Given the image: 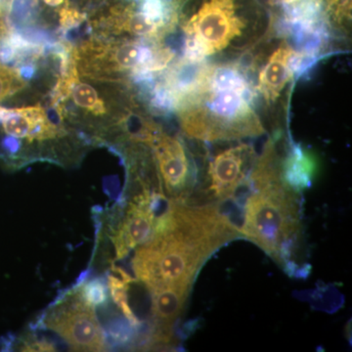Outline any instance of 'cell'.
Wrapping results in <instances>:
<instances>
[{"label":"cell","mask_w":352,"mask_h":352,"mask_svg":"<svg viewBox=\"0 0 352 352\" xmlns=\"http://www.w3.org/2000/svg\"><path fill=\"white\" fill-rule=\"evenodd\" d=\"M242 237L240 228L217 205L191 206L168 200L157 217L154 235L135 249L136 281L149 292L191 289L203 264L222 245Z\"/></svg>","instance_id":"obj_1"},{"label":"cell","mask_w":352,"mask_h":352,"mask_svg":"<svg viewBox=\"0 0 352 352\" xmlns=\"http://www.w3.org/2000/svg\"><path fill=\"white\" fill-rule=\"evenodd\" d=\"M50 106L87 143L147 145L161 127L133 85L80 75L75 58L68 72L57 76Z\"/></svg>","instance_id":"obj_2"},{"label":"cell","mask_w":352,"mask_h":352,"mask_svg":"<svg viewBox=\"0 0 352 352\" xmlns=\"http://www.w3.org/2000/svg\"><path fill=\"white\" fill-rule=\"evenodd\" d=\"M175 113L184 135L204 143L258 138L266 132L254 85L238 59L206 64Z\"/></svg>","instance_id":"obj_3"},{"label":"cell","mask_w":352,"mask_h":352,"mask_svg":"<svg viewBox=\"0 0 352 352\" xmlns=\"http://www.w3.org/2000/svg\"><path fill=\"white\" fill-rule=\"evenodd\" d=\"M273 21L263 0H176L180 57L205 64L238 59L270 34Z\"/></svg>","instance_id":"obj_4"},{"label":"cell","mask_w":352,"mask_h":352,"mask_svg":"<svg viewBox=\"0 0 352 352\" xmlns=\"http://www.w3.org/2000/svg\"><path fill=\"white\" fill-rule=\"evenodd\" d=\"M243 238L261 248L281 265L292 266L302 237L298 193L282 182L281 157L265 148L256 160L247 183Z\"/></svg>","instance_id":"obj_5"},{"label":"cell","mask_w":352,"mask_h":352,"mask_svg":"<svg viewBox=\"0 0 352 352\" xmlns=\"http://www.w3.org/2000/svg\"><path fill=\"white\" fill-rule=\"evenodd\" d=\"M78 74L134 87L154 80L177 59L164 41L89 34L74 48Z\"/></svg>","instance_id":"obj_6"},{"label":"cell","mask_w":352,"mask_h":352,"mask_svg":"<svg viewBox=\"0 0 352 352\" xmlns=\"http://www.w3.org/2000/svg\"><path fill=\"white\" fill-rule=\"evenodd\" d=\"M76 135L59 120H51L41 104L6 108L0 106V162L20 168L36 161L72 159Z\"/></svg>","instance_id":"obj_7"},{"label":"cell","mask_w":352,"mask_h":352,"mask_svg":"<svg viewBox=\"0 0 352 352\" xmlns=\"http://www.w3.org/2000/svg\"><path fill=\"white\" fill-rule=\"evenodd\" d=\"M238 60L254 85L259 110L273 116L276 126L298 78V53L272 28L258 45Z\"/></svg>","instance_id":"obj_8"},{"label":"cell","mask_w":352,"mask_h":352,"mask_svg":"<svg viewBox=\"0 0 352 352\" xmlns=\"http://www.w3.org/2000/svg\"><path fill=\"white\" fill-rule=\"evenodd\" d=\"M41 327L56 333L74 351H104L107 340L95 308L83 302L76 288L44 312Z\"/></svg>","instance_id":"obj_9"},{"label":"cell","mask_w":352,"mask_h":352,"mask_svg":"<svg viewBox=\"0 0 352 352\" xmlns=\"http://www.w3.org/2000/svg\"><path fill=\"white\" fill-rule=\"evenodd\" d=\"M215 143L219 146L206 157L205 193L208 198L229 200L245 187L258 157L252 145L241 140Z\"/></svg>","instance_id":"obj_10"},{"label":"cell","mask_w":352,"mask_h":352,"mask_svg":"<svg viewBox=\"0 0 352 352\" xmlns=\"http://www.w3.org/2000/svg\"><path fill=\"white\" fill-rule=\"evenodd\" d=\"M149 148L164 195L173 200H186L193 193L199 175L184 139L162 129Z\"/></svg>","instance_id":"obj_11"},{"label":"cell","mask_w":352,"mask_h":352,"mask_svg":"<svg viewBox=\"0 0 352 352\" xmlns=\"http://www.w3.org/2000/svg\"><path fill=\"white\" fill-rule=\"evenodd\" d=\"M318 161L314 153L291 141L284 160H281L282 182L296 193L309 188L316 177Z\"/></svg>","instance_id":"obj_12"},{"label":"cell","mask_w":352,"mask_h":352,"mask_svg":"<svg viewBox=\"0 0 352 352\" xmlns=\"http://www.w3.org/2000/svg\"><path fill=\"white\" fill-rule=\"evenodd\" d=\"M333 36H346L351 31V0H318Z\"/></svg>","instance_id":"obj_13"},{"label":"cell","mask_w":352,"mask_h":352,"mask_svg":"<svg viewBox=\"0 0 352 352\" xmlns=\"http://www.w3.org/2000/svg\"><path fill=\"white\" fill-rule=\"evenodd\" d=\"M29 87L19 69L0 62V102L20 94Z\"/></svg>","instance_id":"obj_14"},{"label":"cell","mask_w":352,"mask_h":352,"mask_svg":"<svg viewBox=\"0 0 352 352\" xmlns=\"http://www.w3.org/2000/svg\"><path fill=\"white\" fill-rule=\"evenodd\" d=\"M76 292L90 307L96 308L108 302L107 287L102 278H94L76 287Z\"/></svg>","instance_id":"obj_15"},{"label":"cell","mask_w":352,"mask_h":352,"mask_svg":"<svg viewBox=\"0 0 352 352\" xmlns=\"http://www.w3.org/2000/svg\"><path fill=\"white\" fill-rule=\"evenodd\" d=\"M21 351H55L56 346L47 340L27 337L20 340L17 346Z\"/></svg>","instance_id":"obj_16"},{"label":"cell","mask_w":352,"mask_h":352,"mask_svg":"<svg viewBox=\"0 0 352 352\" xmlns=\"http://www.w3.org/2000/svg\"><path fill=\"white\" fill-rule=\"evenodd\" d=\"M14 0H0V39L9 31L8 18Z\"/></svg>","instance_id":"obj_17"},{"label":"cell","mask_w":352,"mask_h":352,"mask_svg":"<svg viewBox=\"0 0 352 352\" xmlns=\"http://www.w3.org/2000/svg\"><path fill=\"white\" fill-rule=\"evenodd\" d=\"M298 1H300V0H263L264 3L272 10L291 6V4L296 3Z\"/></svg>","instance_id":"obj_18"}]
</instances>
